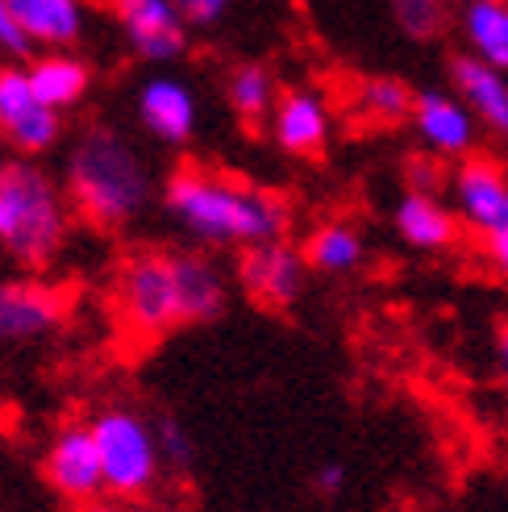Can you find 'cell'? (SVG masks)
<instances>
[{
  "label": "cell",
  "instance_id": "cell-20",
  "mask_svg": "<svg viewBox=\"0 0 508 512\" xmlns=\"http://www.w3.org/2000/svg\"><path fill=\"white\" fill-rule=\"evenodd\" d=\"M467 55L508 71V0H459L454 9Z\"/></svg>",
  "mask_w": 508,
  "mask_h": 512
},
{
  "label": "cell",
  "instance_id": "cell-24",
  "mask_svg": "<svg viewBox=\"0 0 508 512\" xmlns=\"http://www.w3.org/2000/svg\"><path fill=\"white\" fill-rule=\"evenodd\" d=\"M388 5L400 34L413 42H434L450 25V0H388Z\"/></svg>",
  "mask_w": 508,
  "mask_h": 512
},
{
  "label": "cell",
  "instance_id": "cell-8",
  "mask_svg": "<svg viewBox=\"0 0 508 512\" xmlns=\"http://www.w3.org/2000/svg\"><path fill=\"white\" fill-rule=\"evenodd\" d=\"M113 17L125 46L142 63H175L188 50L192 25L171 0H113Z\"/></svg>",
  "mask_w": 508,
  "mask_h": 512
},
{
  "label": "cell",
  "instance_id": "cell-28",
  "mask_svg": "<svg viewBox=\"0 0 508 512\" xmlns=\"http://www.w3.org/2000/svg\"><path fill=\"white\" fill-rule=\"evenodd\" d=\"M342 488H346V467L338 463V458H329V463H321V467L313 471V492H317V496L334 500V496H342Z\"/></svg>",
  "mask_w": 508,
  "mask_h": 512
},
{
  "label": "cell",
  "instance_id": "cell-19",
  "mask_svg": "<svg viewBox=\"0 0 508 512\" xmlns=\"http://www.w3.org/2000/svg\"><path fill=\"white\" fill-rule=\"evenodd\" d=\"M25 71H30L34 96L55 113L75 109L92 88V67L75 50H42V55L25 63Z\"/></svg>",
  "mask_w": 508,
  "mask_h": 512
},
{
  "label": "cell",
  "instance_id": "cell-23",
  "mask_svg": "<svg viewBox=\"0 0 508 512\" xmlns=\"http://www.w3.org/2000/svg\"><path fill=\"white\" fill-rule=\"evenodd\" d=\"M413 100L417 92L396 80V75H371V80L359 84V92H354V105H359V113L375 125H400L413 117Z\"/></svg>",
  "mask_w": 508,
  "mask_h": 512
},
{
  "label": "cell",
  "instance_id": "cell-9",
  "mask_svg": "<svg viewBox=\"0 0 508 512\" xmlns=\"http://www.w3.org/2000/svg\"><path fill=\"white\" fill-rule=\"evenodd\" d=\"M413 130L434 159H471L479 142V121L454 88H421L413 100Z\"/></svg>",
  "mask_w": 508,
  "mask_h": 512
},
{
  "label": "cell",
  "instance_id": "cell-11",
  "mask_svg": "<svg viewBox=\"0 0 508 512\" xmlns=\"http://www.w3.org/2000/svg\"><path fill=\"white\" fill-rule=\"evenodd\" d=\"M134 109H138L142 130L163 146H188L192 134H196V117H200L196 92L171 71L150 75V80L138 84Z\"/></svg>",
  "mask_w": 508,
  "mask_h": 512
},
{
  "label": "cell",
  "instance_id": "cell-3",
  "mask_svg": "<svg viewBox=\"0 0 508 512\" xmlns=\"http://www.w3.org/2000/svg\"><path fill=\"white\" fill-rule=\"evenodd\" d=\"M67 238V204L38 163H5L0 171V250L21 267H42Z\"/></svg>",
  "mask_w": 508,
  "mask_h": 512
},
{
  "label": "cell",
  "instance_id": "cell-27",
  "mask_svg": "<svg viewBox=\"0 0 508 512\" xmlns=\"http://www.w3.org/2000/svg\"><path fill=\"white\" fill-rule=\"evenodd\" d=\"M171 5L184 13V21L192 30H209V25H217L225 13H230V0H171Z\"/></svg>",
  "mask_w": 508,
  "mask_h": 512
},
{
  "label": "cell",
  "instance_id": "cell-17",
  "mask_svg": "<svg viewBox=\"0 0 508 512\" xmlns=\"http://www.w3.org/2000/svg\"><path fill=\"white\" fill-rule=\"evenodd\" d=\"M63 300L42 284H0V342H34L59 325Z\"/></svg>",
  "mask_w": 508,
  "mask_h": 512
},
{
  "label": "cell",
  "instance_id": "cell-4",
  "mask_svg": "<svg viewBox=\"0 0 508 512\" xmlns=\"http://www.w3.org/2000/svg\"><path fill=\"white\" fill-rule=\"evenodd\" d=\"M92 438L105 467V492L117 500H138L159 483L163 454L155 438V421H146L134 408H105L92 421Z\"/></svg>",
  "mask_w": 508,
  "mask_h": 512
},
{
  "label": "cell",
  "instance_id": "cell-15",
  "mask_svg": "<svg viewBox=\"0 0 508 512\" xmlns=\"http://www.w3.org/2000/svg\"><path fill=\"white\" fill-rule=\"evenodd\" d=\"M450 88L467 100L479 130L508 146V71H496L463 50L450 59Z\"/></svg>",
  "mask_w": 508,
  "mask_h": 512
},
{
  "label": "cell",
  "instance_id": "cell-29",
  "mask_svg": "<svg viewBox=\"0 0 508 512\" xmlns=\"http://www.w3.org/2000/svg\"><path fill=\"white\" fill-rule=\"evenodd\" d=\"M438 184H442V171L429 163V159H413V163H409V188H417V192H438Z\"/></svg>",
  "mask_w": 508,
  "mask_h": 512
},
{
  "label": "cell",
  "instance_id": "cell-13",
  "mask_svg": "<svg viewBox=\"0 0 508 512\" xmlns=\"http://www.w3.org/2000/svg\"><path fill=\"white\" fill-rule=\"evenodd\" d=\"M271 138L292 159H313L329 142V105L313 88H284L271 109Z\"/></svg>",
  "mask_w": 508,
  "mask_h": 512
},
{
  "label": "cell",
  "instance_id": "cell-18",
  "mask_svg": "<svg viewBox=\"0 0 508 512\" xmlns=\"http://www.w3.org/2000/svg\"><path fill=\"white\" fill-rule=\"evenodd\" d=\"M175 296H180V325L217 321L225 313V279L205 254H171Z\"/></svg>",
  "mask_w": 508,
  "mask_h": 512
},
{
  "label": "cell",
  "instance_id": "cell-5",
  "mask_svg": "<svg viewBox=\"0 0 508 512\" xmlns=\"http://www.w3.org/2000/svg\"><path fill=\"white\" fill-rule=\"evenodd\" d=\"M450 204L492 271L508 284V171L484 155L463 159L450 171Z\"/></svg>",
  "mask_w": 508,
  "mask_h": 512
},
{
  "label": "cell",
  "instance_id": "cell-32",
  "mask_svg": "<svg viewBox=\"0 0 508 512\" xmlns=\"http://www.w3.org/2000/svg\"><path fill=\"white\" fill-rule=\"evenodd\" d=\"M0 171H5V163H0Z\"/></svg>",
  "mask_w": 508,
  "mask_h": 512
},
{
  "label": "cell",
  "instance_id": "cell-31",
  "mask_svg": "<svg viewBox=\"0 0 508 512\" xmlns=\"http://www.w3.org/2000/svg\"><path fill=\"white\" fill-rule=\"evenodd\" d=\"M88 512H125V508H117V504H105V500H100V504H92Z\"/></svg>",
  "mask_w": 508,
  "mask_h": 512
},
{
  "label": "cell",
  "instance_id": "cell-25",
  "mask_svg": "<svg viewBox=\"0 0 508 512\" xmlns=\"http://www.w3.org/2000/svg\"><path fill=\"white\" fill-rule=\"evenodd\" d=\"M155 438H159V454H163L167 471L188 475L192 463H196V446H192V433L184 429V421L171 417V413L155 417Z\"/></svg>",
  "mask_w": 508,
  "mask_h": 512
},
{
  "label": "cell",
  "instance_id": "cell-12",
  "mask_svg": "<svg viewBox=\"0 0 508 512\" xmlns=\"http://www.w3.org/2000/svg\"><path fill=\"white\" fill-rule=\"evenodd\" d=\"M46 483L67 500H96L105 492V467L92 438V425H67L46 450Z\"/></svg>",
  "mask_w": 508,
  "mask_h": 512
},
{
  "label": "cell",
  "instance_id": "cell-16",
  "mask_svg": "<svg viewBox=\"0 0 508 512\" xmlns=\"http://www.w3.org/2000/svg\"><path fill=\"white\" fill-rule=\"evenodd\" d=\"M38 50H75L88 34V0H9Z\"/></svg>",
  "mask_w": 508,
  "mask_h": 512
},
{
  "label": "cell",
  "instance_id": "cell-26",
  "mask_svg": "<svg viewBox=\"0 0 508 512\" xmlns=\"http://www.w3.org/2000/svg\"><path fill=\"white\" fill-rule=\"evenodd\" d=\"M34 50H38V46L25 38L21 21H17L13 9H9V0H0V63H30Z\"/></svg>",
  "mask_w": 508,
  "mask_h": 512
},
{
  "label": "cell",
  "instance_id": "cell-1",
  "mask_svg": "<svg viewBox=\"0 0 508 512\" xmlns=\"http://www.w3.org/2000/svg\"><path fill=\"white\" fill-rule=\"evenodd\" d=\"M167 217L184 229L192 242L205 246H267L288 234L292 209L271 188L242 184L234 175L180 167L163 188Z\"/></svg>",
  "mask_w": 508,
  "mask_h": 512
},
{
  "label": "cell",
  "instance_id": "cell-7",
  "mask_svg": "<svg viewBox=\"0 0 508 512\" xmlns=\"http://www.w3.org/2000/svg\"><path fill=\"white\" fill-rule=\"evenodd\" d=\"M0 138L25 159L46 155L63 138V113L34 96L25 63H0Z\"/></svg>",
  "mask_w": 508,
  "mask_h": 512
},
{
  "label": "cell",
  "instance_id": "cell-2",
  "mask_svg": "<svg viewBox=\"0 0 508 512\" xmlns=\"http://www.w3.org/2000/svg\"><path fill=\"white\" fill-rule=\"evenodd\" d=\"M67 196L92 225H134L155 200V171L113 125H88L67 155Z\"/></svg>",
  "mask_w": 508,
  "mask_h": 512
},
{
  "label": "cell",
  "instance_id": "cell-30",
  "mask_svg": "<svg viewBox=\"0 0 508 512\" xmlns=\"http://www.w3.org/2000/svg\"><path fill=\"white\" fill-rule=\"evenodd\" d=\"M496 358H500V371H504V379H508V317H504L500 334H496Z\"/></svg>",
  "mask_w": 508,
  "mask_h": 512
},
{
  "label": "cell",
  "instance_id": "cell-21",
  "mask_svg": "<svg viewBox=\"0 0 508 512\" xmlns=\"http://www.w3.org/2000/svg\"><path fill=\"white\" fill-rule=\"evenodd\" d=\"M304 259L321 275H350L367 259V242L350 221H325L304 238Z\"/></svg>",
  "mask_w": 508,
  "mask_h": 512
},
{
  "label": "cell",
  "instance_id": "cell-10",
  "mask_svg": "<svg viewBox=\"0 0 508 512\" xmlns=\"http://www.w3.org/2000/svg\"><path fill=\"white\" fill-rule=\"evenodd\" d=\"M238 284L250 300L267 304V309H292L304 296V284H309V259L284 238L267 246H250L238 259Z\"/></svg>",
  "mask_w": 508,
  "mask_h": 512
},
{
  "label": "cell",
  "instance_id": "cell-22",
  "mask_svg": "<svg viewBox=\"0 0 508 512\" xmlns=\"http://www.w3.org/2000/svg\"><path fill=\"white\" fill-rule=\"evenodd\" d=\"M225 100L242 121H263L271 117L275 100H279V84L267 63H238L225 80Z\"/></svg>",
  "mask_w": 508,
  "mask_h": 512
},
{
  "label": "cell",
  "instance_id": "cell-14",
  "mask_svg": "<svg viewBox=\"0 0 508 512\" xmlns=\"http://www.w3.org/2000/svg\"><path fill=\"white\" fill-rule=\"evenodd\" d=\"M392 225L400 242L421 254H442L463 238V221L454 213V204H446L438 192H417V188H409L396 200Z\"/></svg>",
  "mask_w": 508,
  "mask_h": 512
},
{
  "label": "cell",
  "instance_id": "cell-6",
  "mask_svg": "<svg viewBox=\"0 0 508 512\" xmlns=\"http://www.w3.org/2000/svg\"><path fill=\"white\" fill-rule=\"evenodd\" d=\"M117 304H121L125 325L142 338H159L180 325V296H175L171 254L142 250L134 259H125L117 275Z\"/></svg>",
  "mask_w": 508,
  "mask_h": 512
}]
</instances>
